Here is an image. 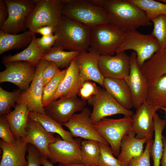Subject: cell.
Wrapping results in <instances>:
<instances>
[{
    "label": "cell",
    "instance_id": "1",
    "mask_svg": "<svg viewBox=\"0 0 166 166\" xmlns=\"http://www.w3.org/2000/svg\"><path fill=\"white\" fill-rule=\"evenodd\" d=\"M105 9L109 24L124 32L152 25L144 12L128 0H90Z\"/></svg>",
    "mask_w": 166,
    "mask_h": 166
},
{
    "label": "cell",
    "instance_id": "2",
    "mask_svg": "<svg viewBox=\"0 0 166 166\" xmlns=\"http://www.w3.org/2000/svg\"><path fill=\"white\" fill-rule=\"evenodd\" d=\"M90 28L62 15L55 27L54 46L69 51L86 52L90 47Z\"/></svg>",
    "mask_w": 166,
    "mask_h": 166
},
{
    "label": "cell",
    "instance_id": "3",
    "mask_svg": "<svg viewBox=\"0 0 166 166\" xmlns=\"http://www.w3.org/2000/svg\"><path fill=\"white\" fill-rule=\"evenodd\" d=\"M62 15L89 28L109 24L103 7L87 0H62Z\"/></svg>",
    "mask_w": 166,
    "mask_h": 166
},
{
    "label": "cell",
    "instance_id": "4",
    "mask_svg": "<svg viewBox=\"0 0 166 166\" xmlns=\"http://www.w3.org/2000/svg\"><path fill=\"white\" fill-rule=\"evenodd\" d=\"M125 33L109 24L90 28V49L100 56H113L123 42Z\"/></svg>",
    "mask_w": 166,
    "mask_h": 166
},
{
    "label": "cell",
    "instance_id": "5",
    "mask_svg": "<svg viewBox=\"0 0 166 166\" xmlns=\"http://www.w3.org/2000/svg\"><path fill=\"white\" fill-rule=\"evenodd\" d=\"M64 5L62 0H39L26 18V28L35 33L37 29L43 26L56 27L62 15Z\"/></svg>",
    "mask_w": 166,
    "mask_h": 166
},
{
    "label": "cell",
    "instance_id": "6",
    "mask_svg": "<svg viewBox=\"0 0 166 166\" xmlns=\"http://www.w3.org/2000/svg\"><path fill=\"white\" fill-rule=\"evenodd\" d=\"M131 117L114 119L105 118L93 124L94 128L110 145L113 154L118 156L124 136L132 129Z\"/></svg>",
    "mask_w": 166,
    "mask_h": 166
},
{
    "label": "cell",
    "instance_id": "7",
    "mask_svg": "<svg viewBox=\"0 0 166 166\" xmlns=\"http://www.w3.org/2000/svg\"><path fill=\"white\" fill-rule=\"evenodd\" d=\"M159 49L157 40L151 34H143L134 30L125 33L124 39L116 53L133 50L136 53L137 64L140 68Z\"/></svg>",
    "mask_w": 166,
    "mask_h": 166
},
{
    "label": "cell",
    "instance_id": "8",
    "mask_svg": "<svg viewBox=\"0 0 166 166\" xmlns=\"http://www.w3.org/2000/svg\"><path fill=\"white\" fill-rule=\"evenodd\" d=\"M6 5L8 16L0 26V31L17 34L26 31V18L32 11L39 0H3Z\"/></svg>",
    "mask_w": 166,
    "mask_h": 166
},
{
    "label": "cell",
    "instance_id": "9",
    "mask_svg": "<svg viewBox=\"0 0 166 166\" xmlns=\"http://www.w3.org/2000/svg\"><path fill=\"white\" fill-rule=\"evenodd\" d=\"M93 107L90 118L93 124L106 117L118 114L132 117L133 112L120 104L104 88L98 87L97 93L87 101Z\"/></svg>",
    "mask_w": 166,
    "mask_h": 166
},
{
    "label": "cell",
    "instance_id": "10",
    "mask_svg": "<svg viewBox=\"0 0 166 166\" xmlns=\"http://www.w3.org/2000/svg\"><path fill=\"white\" fill-rule=\"evenodd\" d=\"M49 61L41 59L36 67L34 76L26 91L22 92L17 101V104H26L30 112L45 114L42 102L43 87V76L44 70Z\"/></svg>",
    "mask_w": 166,
    "mask_h": 166
},
{
    "label": "cell",
    "instance_id": "11",
    "mask_svg": "<svg viewBox=\"0 0 166 166\" xmlns=\"http://www.w3.org/2000/svg\"><path fill=\"white\" fill-rule=\"evenodd\" d=\"M82 139L76 138L71 142L65 140L59 135L54 142L49 144L50 155L49 159L52 164L58 163L63 166L81 164V152Z\"/></svg>",
    "mask_w": 166,
    "mask_h": 166
},
{
    "label": "cell",
    "instance_id": "12",
    "mask_svg": "<svg viewBox=\"0 0 166 166\" xmlns=\"http://www.w3.org/2000/svg\"><path fill=\"white\" fill-rule=\"evenodd\" d=\"M5 69L0 72V82H8L17 86L22 92L29 88L34 76L36 67L26 61L4 64Z\"/></svg>",
    "mask_w": 166,
    "mask_h": 166
},
{
    "label": "cell",
    "instance_id": "13",
    "mask_svg": "<svg viewBox=\"0 0 166 166\" xmlns=\"http://www.w3.org/2000/svg\"><path fill=\"white\" fill-rule=\"evenodd\" d=\"M86 104L85 101L77 96H65L52 101L44 108L46 114L63 125L75 113L83 110Z\"/></svg>",
    "mask_w": 166,
    "mask_h": 166
},
{
    "label": "cell",
    "instance_id": "14",
    "mask_svg": "<svg viewBox=\"0 0 166 166\" xmlns=\"http://www.w3.org/2000/svg\"><path fill=\"white\" fill-rule=\"evenodd\" d=\"M91 113L85 108L80 113L74 114L63 125L69 130L73 137L93 140L109 145L93 127L90 118Z\"/></svg>",
    "mask_w": 166,
    "mask_h": 166
},
{
    "label": "cell",
    "instance_id": "15",
    "mask_svg": "<svg viewBox=\"0 0 166 166\" xmlns=\"http://www.w3.org/2000/svg\"><path fill=\"white\" fill-rule=\"evenodd\" d=\"M129 57L130 71L124 79L131 90L133 107L136 109L146 100L149 86L137 64L136 53L133 51Z\"/></svg>",
    "mask_w": 166,
    "mask_h": 166
},
{
    "label": "cell",
    "instance_id": "16",
    "mask_svg": "<svg viewBox=\"0 0 166 166\" xmlns=\"http://www.w3.org/2000/svg\"><path fill=\"white\" fill-rule=\"evenodd\" d=\"M113 56H100L98 65L100 71L105 78L124 79L129 73L130 57L122 51Z\"/></svg>",
    "mask_w": 166,
    "mask_h": 166
},
{
    "label": "cell",
    "instance_id": "17",
    "mask_svg": "<svg viewBox=\"0 0 166 166\" xmlns=\"http://www.w3.org/2000/svg\"><path fill=\"white\" fill-rule=\"evenodd\" d=\"M157 110L146 100L136 109V113L131 117L132 129L136 138L152 140L154 131L153 117Z\"/></svg>",
    "mask_w": 166,
    "mask_h": 166
},
{
    "label": "cell",
    "instance_id": "18",
    "mask_svg": "<svg viewBox=\"0 0 166 166\" xmlns=\"http://www.w3.org/2000/svg\"><path fill=\"white\" fill-rule=\"evenodd\" d=\"M27 144L34 146L42 157L49 159V145L56 140L53 133L47 131L39 123L29 118L26 136L22 138Z\"/></svg>",
    "mask_w": 166,
    "mask_h": 166
},
{
    "label": "cell",
    "instance_id": "19",
    "mask_svg": "<svg viewBox=\"0 0 166 166\" xmlns=\"http://www.w3.org/2000/svg\"><path fill=\"white\" fill-rule=\"evenodd\" d=\"M100 55L88 49L80 52L75 57L79 70V76L85 81H94L103 87L105 78L101 73L98 65Z\"/></svg>",
    "mask_w": 166,
    "mask_h": 166
},
{
    "label": "cell",
    "instance_id": "20",
    "mask_svg": "<svg viewBox=\"0 0 166 166\" xmlns=\"http://www.w3.org/2000/svg\"><path fill=\"white\" fill-rule=\"evenodd\" d=\"M27 143L22 138L16 139L12 144L0 140L2 155L0 166H27L26 159Z\"/></svg>",
    "mask_w": 166,
    "mask_h": 166
},
{
    "label": "cell",
    "instance_id": "21",
    "mask_svg": "<svg viewBox=\"0 0 166 166\" xmlns=\"http://www.w3.org/2000/svg\"><path fill=\"white\" fill-rule=\"evenodd\" d=\"M147 141L146 138H138L132 129L123 137L120 144V151L117 159L124 166H127L132 159L140 156L144 152V145Z\"/></svg>",
    "mask_w": 166,
    "mask_h": 166
},
{
    "label": "cell",
    "instance_id": "22",
    "mask_svg": "<svg viewBox=\"0 0 166 166\" xmlns=\"http://www.w3.org/2000/svg\"><path fill=\"white\" fill-rule=\"evenodd\" d=\"M148 86L166 74V49L159 50L140 68Z\"/></svg>",
    "mask_w": 166,
    "mask_h": 166
},
{
    "label": "cell",
    "instance_id": "23",
    "mask_svg": "<svg viewBox=\"0 0 166 166\" xmlns=\"http://www.w3.org/2000/svg\"><path fill=\"white\" fill-rule=\"evenodd\" d=\"M103 87L124 108L130 110L133 107L131 90L124 79L105 78Z\"/></svg>",
    "mask_w": 166,
    "mask_h": 166
},
{
    "label": "cell",
    "instance_id": "24",
    "mask_svg": "<svg viewBox=\"0 0 166 166\" xmlns=\"http://www.w3.org/2000/svg\"><path fill=\"white\" fill-rule=\"evenodd\" d=\"M29 112L27 105L21 103L17 104L13 111L4 115L15 139L26 136Z\"/></svg>",
    "mask_w": 166,
    "mask_h": 166
},
{
    "label": "cell",
    "instance_id": "25",
    "mask_svg": "<svg viewBox=\"0 0 166 166\" xmlns=\"http://www.w3.org/2000/svg\"><path fill=\"white\" fill-rule=\"evenodd\" d=\"M46 51L43 49L38 43L34 33L31 43L25 49L14 55H9L4 57L2 62L5 64L16 61H26L36 67Z\"/></svg>",
    "mask_w": 166,
    "mask_h": 166
},
{
    "label": "cell",
    "instance_id": "26",
    "mask_svg": "<svg viewBox=\"0 0 166 166\" xmlns=\"http://www.w3.org/2000/svg\"><path fill=\"white\" fill-rule=\"evenodd\" d=\"M34 33L29 30L19 34L0 31V54L10 50L18 49L28 46Z\"/></svg>",
    "mask_w": 166,
    "mask_h": 166
},
{
    "label": "cell",
    "instance_id": "27",
    "mask_svg": "<svg viewBox=\"0 0 166 166\" xmlns=\"http://www.w3.org/2000/svg\"><path fill=\"white\" fill-rule=\"evenodd\" d=\"M154 138L150 148V155L153 166H160L164 150L162 132L166 126V119H161L156 112L154 115Z\"/></svg>",
    "mask_w": 166,
    "mask_h": 166
},
{
    "label": "cell",
    "instance_id": "28",
    "mask_svg": "<svg viewBox=\"0 0 166 166\" xmlns=\"http://www.w3.org/2000/svg\"><path fill=\"white\" fill-rule=\"evenodd\" d=\"M79 70L75 58L71 61L67 68L66 73L61 82L54 96L55 101L69 93L77 85L81 79Z\"/></svg>",
    "mask_w": 166,
    "mask_h": 166
},
{
    "label": "cell",
    "instance_id": "29",
    "mask_svg": "<svg viewBox=\"0 0 166 166\" xmlns=\"http://www.w3.org/2000/svg\"><path fill=\"white\" fill-rule=\"evenodd\" d=\"M29 118L39 123L47 131L54 133H56L65 140L71 142L73 137L70 132L65 130L61 124L50 117L46 114L29 112Z\"/></svg>",
    "mask_w": 166,
    "mask_h": 166
},
{
    "label": "cell",
    "instance_id": "30",
    "mask_svg": "<svg viewBox=\"0 0 166 166\" xmlns=\"http://www.w3.org/2000/svg\"><path fill=\"white\" fill-rule=\"evenodd\" d=\"M146 100L158 110L166 108V74L148 86Z\"/></svg>",
    "mask_w": 166,
    "mask_h": 166
},
{
    "label": "cell",
    "instance_id": "31",
    "mask_svg": "<svg viewBox=\"0 0 166 166\" xmlns=\"http://www.w3.org/2000/svg\"><path fill=\"white\" fill-rule=\"evenodd\" d=\"M80 52L77 51H65L54 46L47 51L41 59L52 62L59 68H68L71 61Z\"/></svg>",
    "mask_w": 166,
    "mask_h": 166
},
{
    "label": "cell",
    "instance_id": "32",
    "mask_svg": "<svg viewBox=\"0 0 166 166\" xmlns=\"http://www.w3.org/2000/svg\"><path fill=\"white\" fill-rule=\"evenodd\" d=\"M81 164L86 166H97L100 155V143L84 140L81 144Z\"/></svg>",
    "mask_w": 166,
    "mask_h": 166
},
{
    "label": "cell",
    "instance_id": "33",
    "mask_svg": "<svg viewBox=\"0 0 166 166\" xmlns=\"http://www.w3.org/2000/svg\"><path fill=\"white\" fill-rule=\"evenodd\" d=\"M145 12L150 20L159 15H166V4L153 0H128Z\"/></svg>",
    "mask_w": 166,
    "mask_h": 166
},
{
    "label": "cell",
    "instance_id": "34",
    "mask_svg": "<svg viewBox=\"0 0 166 166\" xmlns=\"http://www.w3.org/2000/svg\"><path fill=\"white\" fill-rule=\"evenodd\" d=\"M67 68L61 70L43 88L42 102L44 107L46 106L52 101L58 88L66 73Z\"/></svg>",
    "mask_w": 166,
    "mask_h": 166
},
{
    "label": "cell",
    "instance_id": "35",
    "mask_svg": "<svg viewBox=\"0 0 166 166\" xmlns=\"http://www.w3.org/2000/svg\"><path fill=\"white\" fill-rule=\"evenodd\" d=\"M151 21L153 25L151 34L157 40L159 50L166 49V15H159Z\"/></svg>",
    "mask_w": 166,
    "mask_h": 166
},
{
    "label": "cell",
    "instance_id": "36",
    "mask_svg": "<svg viewBox=\"0 0 166 166\" xmlns=\"http://www.w3.org/2000/svg\"><path fill=\"white\" fill-rule=\"evenodd\" d=\"M22 92L19 89L10 92L0 87V115H6L10 113L11 108L14 106Z\"/></svg>",
    "mask_w": 166,
    "mask_h": 166
},
{
    "label": "cell",
    "instance_id": "37",
    "mask_svg": "<svg viewBox=\"0 0 166 166\" xmlns=\"http://www.w3.org/2000/svg\"><path fill=\"white\" fill-rule=\"evenodd\" d=\"M100 155L97 166H124L115 158L109 145L100 143Z\"/></svg>",
    "mask_w": 166,
    "mask_h": 166
},
{
    "label": "cell",
    "instance_id": "38",
    "mask_svg": "<svg viewBox=\"0 0 166 166\" xmlns=\"http://www.w3.org/2000/svg\"><path fill=\"white\" fill-rule=\"evenodd\" d=\"M153 140H148L144 150L139 157L132 159L127 166H150V148Z\"/></svg>",
    "mask_w": 166,
    "mask_h": 166
},
{
    "label": "cell",
    "instance_id": "39",
    "mask_svg": "<svg viewBox=\"0 0 166 166\" xmlns=\"http://www.w3.org/2000/svg\"><path fill=\"white\" fill-rule=\"evenodd\" d=\"M0 137L7 143H14L16 139L11 131L10 125L4 116L0 118Z\"/></svg>",
    "mask_w": 166,
    "mask_h": 166
},
{
    "label": "cell",
    "instance_id": "40",
    "mask_svg": "<svg viewBox=\"0 0 166 166\" xmlns=\"http://www.w3.org/2000/svg\"><path fill=\"white\" fill-rule=\"evenodd\" d=\"M98 89V87L95 83L86 81L82 85L78 95L82 99L88 101L97 93Z\"/></svg>",
    "mask_w": 166,
    "mask_h": 166
},
{
    "label": "cell",
    "instance_id": "41",
    "mask_svg": "<svg viewBox=\"0 0 166 166\" xmlns=\"http://www.w3.org/2000/svg\"><path fill=\"white\" fill-rule=\"evenodd\" d=\"M27 166H41L42 164L41 156L36 148L32 145H30L27 147Z\"/></svg>",
    "mask_w": 166,
    "mask_h": 166
},
{
    "label": "cell",
    "instance_id": "42",
    "mask_svg": "<svg viewBox=\"0 0 166 166\" xmlns=\"http://www.w3.org/2000/svg\"><path fill=\"white\" fill-rule=\"evenodd\" d=\"M54 63L49 62L45 69L43 76V87L60 71Z\"/></svg>",
    "mask_w": 166,
    "mask_h": 166
},
{
    "label": "cell",
    "instance_id": "43",
    "mask_svg": "<svg viewBox=\"0 0 166 166\" xmlns=\"http://www.w3.org/2000/svg\"><path fill=\"white\" fill-rule=\"evenodd\" d=\"M57 37L55 34L42 36L36 38L37 42L40 46L44 50L47 51L54 45Z\"/></svg>",
    "mask_w": 166,
    "mask_h": 166
},
{
    "label": "cell",
    "instance_id": "44",
    "mask_svg": "<svg viewBox=\"0 0 166 166\" xmlns=\"http://www.w3.org/2000/svg\"><path fill=\"white\" fill-rule=\"evenodd\" d=\"M8 16L7 6L3 0H0V26L6 21Z\"/></svg>",
    "mask_w": 166,
    "mask_h": 166
},
{
    "label": "cell",
    "instance_id": "45",
    "mask_svg": "<svg viewBox=\"0 0 166 166\" xmlns=\"http://www.w3.org/2000/svg\"><path fill=\"white\" fill-rule=\"evenodd\" d=\"M55 30V27L51 26H47L37 29L35 33L40 34L42 36H47L53 34Z\"/></svg>",
    "mask_w": 166,
    "mask_h": 166
},
{
    "label": "cell",
    "instance_id": "46",
    "mask_svg": "<svg viewBox=\"0 0 166 166\" xmlns=\"http://www.w3.org/2000/svg\"><path fill=\"white\" fill-rule=\"evenodd\" d=\"M164 150L160 161V166H166V137L163 136Z\"/></svg>",
    "mask_w": 166,
    "mask_h": 166
},
{
    "label": "cell",
    "instance_id": "47",
    "mask_svg": "<svg viewBox=\"0 0 166 166\" xmlns=\"http://www.w3.org/2000/svg\"><path fill=\"white\" fill-rule=\"evenodd\" d=\"M41 160L43 166H55L53 165L50 160L42 157V156ZM58 166H63V165L61 164H60Z\"/></svg>",
    "mask_w": 166,
    "mask_h": 166
},
{
    "label": "cell",
    "instance_id": "48",
    "mask_svg": "<svg viewBox=\"0 0 166 166\" xmlns=\"http://www.w3.org/2000/svg\"><path fill=\"white\" fill-rule=\"evenodd\" d=\"M63 166H86L82 164H67L63 165Z\"/></svg>",
    "mask_w": 166,
    "mask_h": 166
},
{
    "label": "cell",
    "instance_id": "49",
    "mask_svg": "<svg viewBox=\"0 0 166 166\" xmlns=\"http://www.w3.org/2000/svg\"><path fill=\"white\" fill-rule=\"evenodd\" d=\"M160 109L163 110L164 111L165 115V118H166V108H161Z\"/></svg>",
    "mask_w": 166,
    "mask_h": 166
},
{
    "label": "cell",
    "instance_id": "50",
    "mask_svg": "<svg viewBox=\"0 0 166 166\" xmlns=\"http://www.w3.org/2000/svg\"><path fill=\"white\" fill-rule=\"evenodd\" d=\"M160 1H162L163 2V3L166 4V0H161Z\"/></svg>",
    "mask_w": 166,
    "mask_h": 166
}]
</instances>
